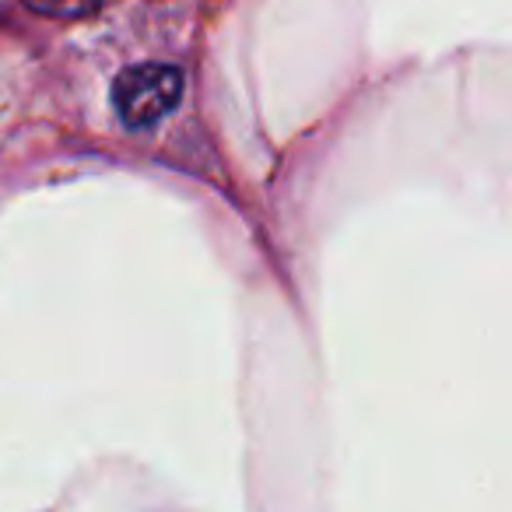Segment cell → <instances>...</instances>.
<instances>
[{
	"label": "cell",
	"instance_id": "cell-1",
	"mask_svg": "<svg viewBox=\"0 0 512 512\" xmlns=\"http://www.w3.org/2000/svg\"><path fill=\"white\" fill-rule=\"evenodd\" d=\"M183 71L172 64H134L116 74L113 109L127 130H151L183 99Z\"/></svg>",
	"mask_w": 512,
	"mask_h": 512
},
{
	"label": "cell",
	"instance_id": "cell-2",
	"mask_svg": "<svg viewBox=\"0 0 512 512\" xmlns=\"http://www.w3.org/2000/svg\"><path fill=\"white\" fill-rule=\"evenodd\" d=\"M36 15L46 18H85L92 11H99L102 0H25Z\"/></svg>",
	"mask_w": 512,
	"mask_h": 512
}]
</instances>
